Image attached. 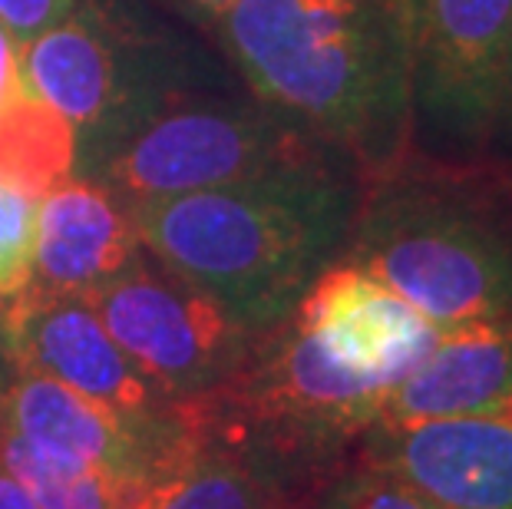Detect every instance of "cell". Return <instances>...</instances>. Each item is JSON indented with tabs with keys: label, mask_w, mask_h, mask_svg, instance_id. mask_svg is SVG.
<instances>
[{
	"label": "cell",
	"mask_w": 512,
	"mask_h": 509,
	"mask_svg": "<svg viewBox=\"0 0 512 509\" xmlns=\"http://www.w3.org/2000/svg\"><path fill=\"white\" fill-rule=\"evenodd\" d=\"M212 43L268 113L364 182L413 149L407 0H238Z\"/></svg>",
	"instance_id": "6da1fadb"
},
{
	"label": "cell",
	"mask_w": 512,
	"mask_h": 509,
	"mask_svg": "<svg viewBox=\"0 0 512 509\" xmlns=\"http://www.w3.org/2000/svg\"><path fill=\"white\" fill-rule=\"evenodd\" d=\"M364 179L318 153L228 186L133 205L143 248L252 334L294 311L351 235Z\"/></svg>",
	"instance_id": "7a4b0ae2"
},
{
	"label": "cell",
	"mask_w": 512,
	"mask_h": 509,
	"mask_svg": "<svg viewBox=\"0 0 512 509\" xmlns=\"http://www.w3.org/2000/svg\"><path fill=\"white\" fill-rule=\"evenodd\" d=\"M337 262L397 291L440 331L512 321V169L410 149L364 182Z\"/></svg>",
	"instance_id": "3957f363"
},
{
	"label": "cell",
	"mask_w": 512,
	"mask_h": 509,
	"mask_svg": "<svg viewBox=\"0 0 512 509\" xmlns=\"http://www.w3.org/2000/svg\"><path fill=\"white\" fill-rule=\"evenodd\" d=\"M20 70L27 90L73 123L76 176L86 179L169 96L232 73L209 37L146 0H80L20 43Z\"/></svg>",
	"instance_id": "277c9868"
},
{
	"label": "cell",
	"mask_w": 512,
	"mask_h": 509,
	"mask_svg": "<svg viewBox=\"0 0 512 509\" xmlns=\"http://www.w3.org/2000/svg\"><path fill=\"white\" fill-rule=\"evenodd\" d=\"M318 153L331 149L294 133L235 73H225L169 96L90 179L110 186L129 205H143L242 182Z\"/></svg>",
	"instance_id": "5b68a950"
},
{
	"label": "cell",
	"mask_w": 512,
	"mask_h": 509,
	"mask_svg": "<svg viewBox=\"0 0 512 509\" xmlns=\"http://www.w3.org/2000/svg\"><path fill=\"white\" fill-rule=\"evenodd\" d=\"M86 301L139 374L169 400L222 387L255 341L212 295L149 252Z\"/></svg>",
	"instance_id": "8992f818"
},
{
	"label": "cell",
	"mask_w": 512,
	"mask_h": 509,
	"mask_svg": "<svg viewBox=\"0 0 512 509\" xmlns=\"http://www.w3.org/2000/svg\"><path fill=\"white\" fill-rule=\"evenodd\" d=\"M413 149L486 156L512 37V0H407Z\"/></svg>",
	"instance_id": "52a82bcc"
},
{
	"label": "cell",
	"mask_w": 512,
	"mask_h": 509,
	"mask_svg": "<svg viewBox=\"0 0 512 509\" xmlns=\"http://www.w3.org/2000/svg\"><path fill=\"white\" fill-rule=\"evenodd\" d=\"M0 364L53 377L143 430H162L179 404L139 374L90 301L76 295L20 288L0 301Z\"/></svg>",
	"instance_id": "ba28073f"
},
{
	"label": "cell",
	"mask_w": 512,
	"mask_h": 509,
	"mask_svg": "<svg viewBox=\"0 0 512 509\" xmlns=\"http://www.w3.org/2000/svg\"><path fill=\"white\" fill-rule=\"evenodd\" d=\"M354 457L390 470L437 509H512V420L463 414L384 420Z\"/></svg>",
	"instance_id": "9c48e42d"
},
{
	"label": "cell",
	"mask_w": 512,
	"mask_h": 509,
	"mask_svg": "<svg viewBox=\"0 0 512 509\" xmlns=\"http://www.w3.org/2000/svg\"><path fill=\"white\" fill-rule=\"evenodd\" d=\"M291 314L331 361L384 394L440 341L437 324L347 262L324 268Z\"/></svg>",
	"instance_id": "30bf717a"
},
{
	"label": "cell",
	"mask_w": 512,
	"mask_h": 509,
	"mask_svg": "<svg viewBox=\"0 0 512 509\" xmlns=\"http://www.w3.org/2000/svg\"><path fill=\"white\" fill-rule=\"evenodd\" d=\"M4 374V420L10 430L60 467L113 473L139 486L159 447L176 430L179 404L162 430H143L53 377L20 367H7Z\"/></svg>",
	"instance_id": "8fae6325"
},
{
	"label": "cell",
	"mask_w": 512,
	"mask_h": 509,
	"mask_svg": "<svg viewBox=\"0 0 512 509\" xmlns=\"http://www.w3.org/2000/svg\"><path fill=\"white\" fill-rule=\"evenodd\" d=\"M318 496L219 437L179 400V424L149 463L129 509H318Z\"/></svg>",
	"instance_id": "7c38bea8"
},
{
	"label": "cell",
	"mask_w": 512,
	"mask_h": 509,
	"mask_svg": "<svg viewBox=\"0 0 512 509\" xmlns=\"http://www.w3.org/2000/svg\"><path fill=\"white\" fill-rule=\"evenodd\" d=\"M143 252L133 205L103 182L73 176L37 205V252L27 288L90 298Z\"/></svg>",
	"instance_id": "4fadbf2b"
},
{
	"label": "cell",
	"mask_w": 512,
	"mask_h": 509,
	"mask_svg": "<svg viewBox=\"0 0 512 509\" xmlns=\"http://www.w3.org/2000/svg\"><path fill=\"white\" fill-rule=\"evenodd\" d=\"M463 414L512 420V321L440 331L433 351L390 387L377 424Z\"/></svg>",
	"instance_id": "5bb4252c"
},
{
	"label": "cell",
	"mask_w": 512,
	"mask_h": 509,
	"mask_svg": "<svg viewBox=\"0 0 512 509\" xmlns=\"http://www.w3.org/2000/svg\"><path fill=\"white\" fill-rule=\"evenodd\" d=\"M76 156L73 123L37 93L20 90L0 110V182L10 189L40 202L76 176Z\"/></svg>",
	"instance_id": "9a60e30c"
},
{
	"label": "cell",
	"mask_w": 512,
	"mask_h": 509,
	"mask_svg": "<svg viewBox=\"0 0 512 509\" xmlns=\"http://www.w3.org/2000/svg\"><path fill=\"white\" fill-rule=\"evenodd\" d=\"M0 467L34 496L40 509H129L136 483L100 470H73L43 460L10 424H0Z\"/></svg>",
	"instance_id": "2e32d148"
},
{
	"label": "cell",
	"mask_w": 512,
	"mask_h": 509,
	"mask_svg": "<svg viewBox=\"0 0 512 509\" xmlns=\"http://www.w3.org/2000/svg\"><path fill=\"white\" fill-rule=\"evenodd\" d=\"M318 509H437L390 470L351 457L328 483Z\"/></svg>",
	"instance_id": "e0dca14e"
},
{
	"label": "cell",
	"mask_w": 512,
	"mask_h": 509,
	"mask_svg": "<svg viewBox=\"0 0 512 509\" xmlns=\"http://www.w3.org/2000/svg\"><path fill=\"white\" fill-rule=\"evenodd\" d=\"M37 199L0 182V301L27 288L37 252Z\"/></svg>",
	"instance_id": "ac0fdd59"
},
{
	"label": "cell",
	"mask_w": 512,
	"mask_h": 509,
	"mask_svg": "<svg viewBox=\"0 0 512 509\" xmlns=\"http://www.w3.org/2000/svg\"><path fill=\"white\" fill-rule=\"evenodd\" d=\"M80 0H0V27L20 43L63 20Z\"/></svg>",
	"instance_id": "d6986e66"
},
{
	"label": "cell",
	"mask_w": 512,
	"mask_h": 509,
	"mask_svg": "<svg viewBox=\"0 0 512 509\" xmlns=\"http://www.w3.org/2000/svg\"><path fill=\"white\" fill-rule=\"evenodd\" d=\"M146 4L156 7L159 14H166L169 20H176V24L212 40L215 24H219L238 0H146Z\"/></svg>",
	"instance_id": "ffe728a7"
},
{
	"label": "cell",
	"mask_w": 512,
	"mask_h": 509,
	"mask_svg": "<svg viewBox=\"0 0 512 509\" xmlns=\"http://www.w3.org/2000/svg\"><path fill=\"white\" fill-rule=\"evenodd\" d=\"M486 156L503 162L512 169V37H509V53L503 67V83H499V100H496V119H493V136H489Z\"/></svg>",
	"instance_id": "44dd1931"
},
{
	"label": "cell",
	"mask_w": 512,
	"mask_h": 509,
	"mask_svg": "<svg viewBox=\"0 0 512 509\" xmlns=\"http://www.w3.org/2000/svg\"><path fill=\"white\" fill-rule=\"evenodd\" d=\"M20 90H27L24 70H20V40L0 27V110H4Z\"/></svg>",
	"instance_id": "7402d4cb"
},
{
	"label": "cell",
	"mask_w": 512,
	"mask_h": 509,
	"mask_svg": "<svg viewBox=\"0 0 512 509\" xmlns=\"http://www.w3.org/2000/svg\"><path fill=\"white\" fill-rule=\"evenodd\" d=\"M0 509H40L34 503V496H30L4 467H0Z\"/></svg>",
	"instance_id": "603a6c76"
},
{
	"label": "cell",
	"mask_w": 512,
	"mask_h": 509,
	"mask_svg": "<svg viewBox=\"0 0 512 509\" xmlns=\"http://www.w3.org/2000/svg\"><path fill=\"white\" fill-rule=\"evenodd\" d=\"M4 391H7V374L4 364H0V424H4Z\"/></svg>",
	"instance_id": "cb8c5ba5"
}]
</instances>
